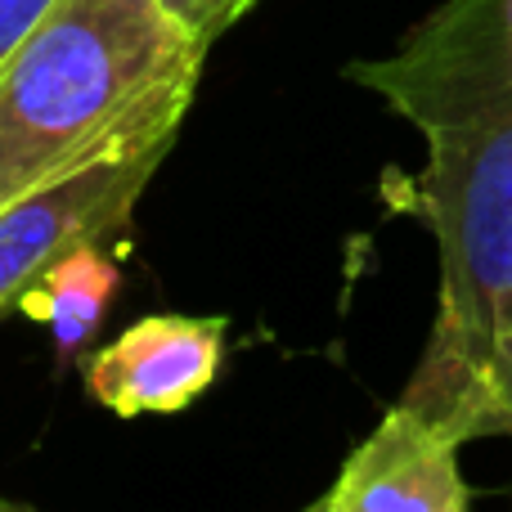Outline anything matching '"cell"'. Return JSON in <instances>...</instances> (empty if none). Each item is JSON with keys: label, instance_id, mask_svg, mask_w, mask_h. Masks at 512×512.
<instances>
[{"label": "cell", "instance_id": "4", "mask_svg": "<svg viewBox=\"0 0 512 512\" xmlns=\"http://www.w3.org/2000/svg\"><path fill=\"white\" fill-rule=\"evenodd\" d=\"M176 135L131 140L0 207V310L18 306V297L77 243L104 239L126 225Z\"/></svg>", "mask_w": 512, "mask_h": 512}, {"label": "cell", "instance_id": "5", "mask_svg": "<svg viewBox=\"0 0 512 512\" xmlns=\"http://www.w3.org/2000/svg\"><path fill=\"white\" fill-rule=\"evenodd\" d=\"M459 450V432L396 400L351 450L333 490L315 499V512H468L472 486Z\"/></svg>", "mask_w": 512, "mask_h": 512}, {"label": "cell", "instance_id": "10", "mask_svg": "<svg viewBox=\"0 0 512 512\" xmlns=\"http://www.w3.org/2000/svg\"><path fill=\"white\" fill-rule=\"evenodd\" d=\"M54 0H0V63L9 59L18 41L41 23V14L50 9Z\"/></svg>", "mask_w": 512, "mask_h": 512}, {"label": "cell", "instance_id": "1", "mask_svg": "<svg viewBox=\"0 0 512 512\" xmlns=\"http://www.w3.org/2000/svg\"><path fill=\"white\" fill-rule=\"evenodd\" d=\"M207 45L162 0H54L0 63V207L144 135H176Z\"/></svg>", "mask_w": 512, "mask_h": 512}, {"label": "cell", "instance_id": "7", "mask_svg": "<svg viewBox=\"0 0 512 512\" xmlns=\"http://www.w3.org/2000/svg\"><path fill=\"white\" fill-rule=\"evenodd\" d=\"M117 279H122V274H117V261H113V252L104 248V239L77 243V248L68 256H59V261L18 297V310L50 328L59 355H72L90 342L99 319L108 315Z\"/></svg>", "mask_w": 512, "mask_h": 512}, {"label": "cell", "instance_id": "9", "mask_svg": "<svg viewBox=\"0 0 512 512\" xmlns=\"http://www.w3.org/2000/svg\"><path fill=\"white\" fill-rule=\"evenodd\" d=\"M486 409L495 436H512V337L495 351L486 373Z\"/></svg>", "mask_w": 512, "mask_h": 512}, {"label": "cell", "instance_id": "6", "mask_svg": "<svg viewBox=\"0 0 512 512\" xmlns=\"http://www.w3.org/2000/svg\"><path fill=\"white\" fill-rule=\"evenodd\" d=\"M225 319L149 315L86 360V391L117 418L180 414L221 373Z\"/></svg>", "mask_w": 512, "mask_h": 512}, {"label": "cell", "instance_id": "2", "mask_svg": "<svg viewBox=\"0 0 512 512\" xmlns=\"http://www.w3.org/2000/svg\"><path fill=\"white\" fill-rule=\"evenodd\" d=\"M400 203L441 248L432 342L400 400L463 441L495 436L486 373L512 337V117L432 131L427 167L400 189Z\"/></svg>", "mask_w": 512, "mask_h": 512}, {"label": "cell", "instance_id": "3", "mask_svg": "<svg viewBox=\"0 0 512 512\" xmlns=\"http://www.w3.org/2000/svg\"><path fill=\"white\" fill-rule=\"evenodd\" d=\"M346 77L423 135L512 117V0H445L387 59Z\"/></svg>", "mask_w": 512, "mask_h": 512}, {"label": "cell", "instance_id": "8", "mask_svg": "<svg viewBox=\"0 0 512 512\" xmlns=\"http://www.w3.org/2000/svg\"><path fill=\"white\" fill-rule=\"evenodd\" d=\"M252 5L256 0H162V9H167L198 45H207V50H212V41H221Z\"/></svg>", "mask_w": 512, "mask_h": 512}]
</instances>
